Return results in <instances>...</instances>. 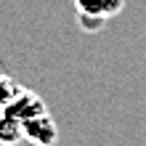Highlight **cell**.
<instances>
[{
	"instance_id": "obj_1",
	"label": "cell",
	"mask_w": 146,
	"mask_h": 146,
	"mask_svg": "<svg viewBox=\"0 0 146 146\" xmlns=\"http://www.w3.org/2000/svg\"><path fill=\"white\" fill-rule=\"evenodd\" d=\"M74 8H77L82 29L96 32L104 27V21H109L111 16L122 11L125 0H74Z\"/></svg>"
},
{
	"instance_id": "obj_3",
	"label": "cell",
	"mask_w": 146,
	"mask_h": 146,
	"mask_svg": "<svg viewBox=\"0 0 146 146\" xmlns=\"http://www.w3.org/2000/svg\"><path fill=\"white\" fill-rule=\"evenodd\" d=\"M19 141H24L21 122L11 114H0V143L3 146H16Z\"/></svg>"
},
{
	"instance_id": "obj_2",
	"label": "cell",
	"mask_w": 146,
	"mask_h": 146,
	"mask_svg": "<svg viewBox=\"0 0 146 146\" xmlns=\"http://www.w3.org/2000/svg\"><path fill=\"white\" fill-rule=\"evenodd\" d=\"M21 133H24V138L32 141L35 146H53L56 138H58L56 125L50 122L48 111H42V114H35V117L24 119V122H21Z\"/></svg>"
}]
</instances>
